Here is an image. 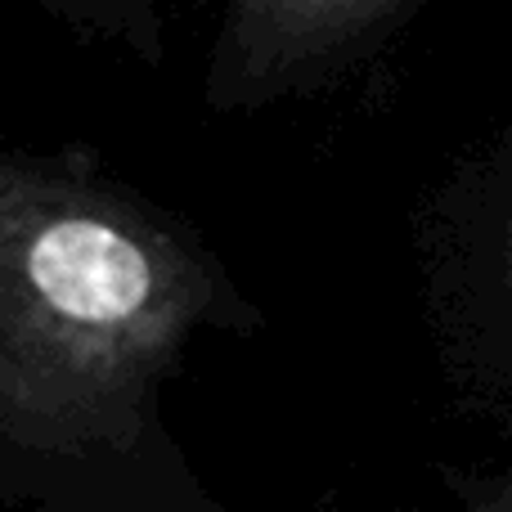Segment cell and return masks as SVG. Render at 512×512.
I'll list each match as a JSON object with an SVG mask.
<instances>
[{"instance_id":"cell-1","label":"cell","mask_w":512,"mask_h":512,"mask_svg":"<svg viewBox=\"0 0 512 512\" xmlns=\"http://www.w3.org/2000/svg\"><path fill=\"white\" fill-rule=\"evenodd\" d=\"M239 306L216 256L90 153L0 162V436L41 459L140 445L167 369Z\"/></svg>"},{"instance_id":"cell-2","label":"cell","mask_w":512,"mask_h":512,"mask_svg":"<svg viewBox=\"0 0 512 512\" xmlns=\"http://www.w3.org/2000/svg\"><path fill=\"white\" fill-rule=\"evenodd\" d=\"M423 0H230L216 36L207 99L261 108L301 95L378 50Z\"/></svg>"},{"instance_id":"cell-3","label":"cell","mask_w":512,"mask_h":512,"mask_svg":"<svg viewBox=\"0 0 512 512\" xmlns=\"http://www.w3.org/2000/svg\"><path fill=\"white\" fill-rule=\"evenodd\" d=\"M54 14H63L68 23L95 27V32L131 36L135 45L153 54V23L140 18V0H45Z\"/></svg>"},{"instance_id":"cell-4","label":"cell","mask_w":512,"mask_h":512,"mask_svg":"<svg viewBox=\"0 0 512 512\" xmlns=\"http://www.w3.org/2000/svg\"><path fill=\"white\" fill-rule=\"evenodd\" d=\"M472 512H512V486H504L499 495H490L486 504H477Z\"/></svg>"}]
</instances>
